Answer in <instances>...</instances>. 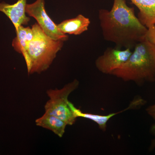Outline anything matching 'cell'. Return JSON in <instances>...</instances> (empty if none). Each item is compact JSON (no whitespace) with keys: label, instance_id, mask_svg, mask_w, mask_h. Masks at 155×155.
Listing matches in <instances>:
<instances>
[{"label":"cell","instance_id":"cell-15","mask_svg":"<svg viewBox=\"0 0 155 155\" xmlns=\"http://www.w3.org/2000/svg\"><path fill=\"white\" fill-rule=\"evenodd\" d=\"M151 130L152 133L155 135V124L151 126ZM155 147V137L152 141L151 143L150 147V150H152Z\"/></svg>","mask_w":155,"mask_h":155},{"label":"cell","instance_id":"cell-9","mask_svg":"<svg viewBox=\"0 0 155 155\" xmlns=\"http://www.w3.org/2000/svg\"><path fill=\"white\" fill-rule=\"evenodd\" d=\"M90 23L89 18L79 14L75 18L64 20L57 25L59 30L64 34L77 35L88 30Z\"/></svg>","mask_w":155,"mask_h":155},{"label":"cell","instance_id":"cell-12","mask_svg":"<svg viewBox=\"0 0 155 155\" xmlns=\"http://www.w3.org/2000/svg\"><path fill=\"white\" fill-rule=\"evenodd\" d=\"M35 123L37 126L51 130L60 137L64 135L68 125L58 117L45 113L40 118L36 119Z\"/></svg>","mask_w":155,"mask_h":155},{"label":"cell","instance_id":"cell-8","mask_svg":"<svg viewBox=\"0 0 155 155\" xmlns=\"http://www.w3.org/2000/svg\"><path fill=\"white\" fill-rule=\"evenodd\" d=\"M27 0H18L13 5L3 2L0 3V11L4 13L14 24L16 30L20 25H28L30 21L25 15V7Z\"/></svg>","mask_w":155,"mask_h":155},{"label":"cell","instance_id":"cell-13","mask_svg":"<svg viewBox=\"0 0 155 155\" xmlns=\"http://www.w3.org/2000/svg\"><path fill=\"white\" fill-rule=\"evenodd\" d=\"M146 38L155 45V24L152 27L148 28Z\"/></svg>","mask_w":155,"mask_h":155},{"label":"cell","instance_id":"cell-5","mask_svg":"<svg viewBox=\"0 0 155 155\" xmlns=\"http://www.w3.org/2000/svg\"><path fill=\"white\" fill-rule=\"evenodd\" d=\"M25 12L29 16L33 17L47 36L54 40L65 41L68 39V36L61 32L57 25L49 17L45 7V0H36L31 4H26Z\"/></svg>","mask_w":155,"mask_h":155},{"label":"cell","instance_id":"cell-7","mask_svg":"<svg viewBox=\"0 0 155 155\" xmlns=\"http://www.w3.org/2000/svg\"><path fill=\"white\" fill-rule=\"evenodd\" d=\"M145 102V101L141 98H137L131 101L127 108L124 109L123 110L107 115H104V116L97 115V114L84 113L79 109L75 107V106L72 103L70 104V107L76 118L82 117V118L90 119L97 124L100 129L102 130L103 131H105L107 129V123L109 120L113 116L130 109H137L139 107H141L144 104Z\"/></svg>","mask_w":155,"mask_h":155},{"label":"cell","instance_id":"cell-11","mask_svg":"<svg viewBox=\"0 0 155 155\" xmlns=\"http://www.w3.org/2000/svg\"><path fill=\"white\" fill-rule=\"evenodd\" d=\"M16 31L17 36L13 40L12 46L15 51L22 54L25 59L29 43L33 38V31L30 27L20 25Z\"/></svg>","mask_w":155,"mask_h":155},{"label":"cell","instance_id":"cell-1","mask_svg":"<svg viewBox=\"0 0 155 155\" xmlns=\"http://www.w3.org/2000/svg\"><path fill=\"white\" fill-rule=\"evenodd\" d=\"M98 19L103 37L118 48H134L146 36L148 28L136 16L125 0H114L110 11L101 9Z\"/></svg>","mask_w":155,"mask_h":155},{"label":"cell","instance_id":"cell-2","mask_svg":"<svg viewBox=\"0 0 155 155\" xmlns=\"http://www.w3.org/2000/svg\"><path fill=\"white\" fill-rule=\"evenodd\" d=\"M131 55L111 75L138 84L155 81V45L145 38L135 45Z\"/></svg>","mask_w":155,"mask_h":155},{"label":"cell","instance_id":"cell-3","mask_svg":"<svg viewBox=\"0 0 155 155\" xmlns=\"http://www.w3.org/2000/svg\"><path fill=\"white\" fill-rule=\"evenodd\" d=\"M33 37L29 43L25 60L28 74L46 71L52 63L64 41L47 36L38 23L32 25Z\"/></svg>","mask_w":155,"mask_h":155},{"label":"cell","instance_id":"cell-10","mask_svg":"<svg viewBox=\"0 0 155 155\" xmlns=\"http://www.w3.org/2000/svg\"><path fill=\"white\" fill-rule=\"evenodd\" d=\"M138 9L137 17L143 25L150 28L155 24V0H130Z\"/></svg>","mask_w":155,"mask_h":155},{"label":"cell","instance_id":"cell-4","mask_svg":"<svg viewBox=\"0 0 155 155\" xmlns=\"http://www.w3.org/2000/svg\"><path fill=\"white\" fill-rule=\"evenodd\" d=\"M78 85L79 81L75 80L61 89L48 90L47 93L50 99L45 105V113L58 117L68 125L74 124L77 118L70 107L68 97Z\"/></svg>","mask_w":155,"mask_h":155},{"label":"cell","instance_id":"cell-14","mask_svg":"<svg viewBox=\"0 0 155 155\" xmlns=\"http://www.w3.org/2000/svg\"><path fill=\"white\" fill-rule=\"evenodd\" d=\"M146 111L147 114L155 120V104L149 107Z\"/></svg>","mask_w":155,"mask_h":155},{"label":"cell","instance_id":"cell-6","mask_svg":"<svg viewBox=\"0 0 155 155\" xmlns=\"http://www.w3.org/2000/svg\"><path fill=\"white\" fill-rule=\"evenodd\" d=\"M132 53L130 48L121 50L117 48H108L102 55L97 58L95 63L96 67L102 73L111 75L125 64Z\"/></svg>","mask_w":155,"mask_h":155}]
</instances>
